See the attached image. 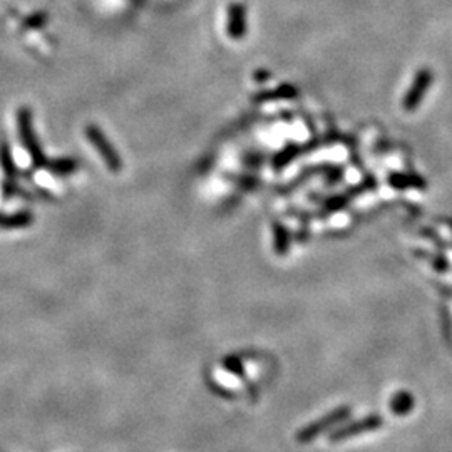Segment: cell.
<instances>
[{
  "mask_svg": "<svg viewBox=\"0 0 452 452\" xmlns=\"http://www.w3.org/2000/svg\"><path fill=\"white\" fill-rule=\"evenodd\" d=\"M350 412H352L350 406H342V407H338V409L329 412L327 415L320 417L318 421L311 422V424H309V426L303 427V429H300L297 432V441L300 444L314 441V439H317L322 432H325L327 429H330L332 426H335V424L342 422L343 419L349 417Z\"/></svg>",
  "mask_w": 452,
  "mask_h": 452,
  "instance_id": "1",
  "label": "cell"
},
{
  "mask_svg": "<svg viewBox=\"0 0 452 452\" xmlns=\"http://www.w3.org/2000/svg\"><path fill=\"white\" fill-rule=\"evenodd\" d=\"M382 426H383L382 415L379 414L367 415V417L360 419L357 422H352L349 426L342 427V429L332 432L329 435V442H342V441H347V439L359 437V435L367 434V432H374L381 429Z\"/></svg>",
  "mask_w": 452,
  "mask_h": 452,
  "instance_id": "2",
  "label": "cell"
},
{
  "mask_svg": "<svg viewBox=\"0 0 452 452\" xmlns=\"http://www.w3.org/2000/svg\"><path fill=\"white\" fill-rule=\"evenodd\" d=\"M432 84V71L431 69H421L419 74L415 75L414 82H412L410 89L407 91L406 99H404V109L412 111L419 106L422 101L424 94L429 89Z\"/></svg>",
  "mask_w": 452,
  "mask_h": 452,
  "instance_id": "3",
  "label": "cell"
},
{
  "mask_svg": "<svg viewBox=\"0 0 452 452\" xmlns=\"http://www.w3.org/2000/svg\"><path fill=\"white\" fill-rule=\"evenodd\" d=\"M228 34L231 39H242L246 32V10L242 3H233L228 10Z\"/></svg>",
  "mask_w": 452,
  "mask_h": 452,
  "instance_id": "4",
  "label": "cell"
},
{
  "mask_svg": "<svg viewBox=\"0 0 452 452\" xmlns=\"http://www.w3.org/2000/svg\"><path fill=\"white\" fill-rule=\"evenodd\" d=\"M390 409L395 415H406L407 412L414 409V397L407 390L399 392L390 402Z\"/></svg>",
  "mask_w": 452,
  "mask_h": 452,
  "instance_id": "5",
  "label": "cell"
},
{
  "mask_svg": "<svg viewBox=\"0 0 452 452\" xmlns=\"http://www.w3.org/2000/svg\"><path fill=\"white\" fill-rule=\"evenodd\" d=\"M89 138L91 141H93L96 146L99 147V150H102L101 153L104 154V158L107 159V163H109V166L113 168V170H118L119 165H118V158H116V154L113 153V150H111V146L107 144L106 146V141H104V138L101 134H99L98 129H89Z\"/></svg>",
  "mask_w": 452,
  "mask_h": 452,
  "instance_id": "6",
  "label": "cell"
},
{
  "mask_svg": "<svg viewBox=\"0 0 452 452\" xmlns=\"http://www.w3.org/2000/svg\"><path fill=\"white\" fill-rule=\"evenodd\" d=\"M218 381L223 383V386L228 387V389H245V383L242 382V379H238L237 375L231 372V369L228 370H218Z\"/></svg>",
  "mask_w": 452,
  "mask_h": 452,
  "instance_id": "7",
  "label": "cell"
}]
</instances>
